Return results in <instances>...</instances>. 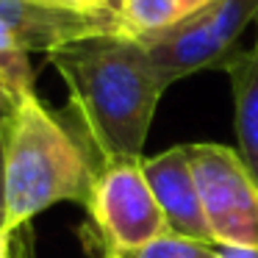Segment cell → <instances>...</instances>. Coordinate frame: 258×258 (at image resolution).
<instances>
[{
    "label": "cell",
    "instance_id": "6da1fadb",
    "mask_svg": "<svg viewBox=\"0 0 258 258\" xmlns=\"http://www.w3.org/2000/svg\"><path fill=\"white\" fill-rule=\"evenodd\" d=\"M70 95L84 147L97 167L145 158L156 108L167 89L145 42L97 34L47 53Z\"/></svg>",
    "mask_w": 258,
    "mask_h": 258
},
{
    "label": "cell",
    "instance_id": "7a4b0ae2",
    "mask_svg": "<svg viewBox=\"0 0 258 258\" xmlns=\"http://www.w3.org/2000/svg\"><path fill=\"white\" fill-rule=\"evenodd\" d=\"M97 167L84 142L34 95L3 117V186H6V233L56 203L89 197Z\"/></svg>",
    "mask_w": 258,
    "mask_h": 258
},
{
    "label": "cell",
    "instance_id": "3957f363",
    "mask_svg": "<svg viewBox=\"0 0 258 258\" xmlns=\"http://www.w3.org/2000/svg\"><path fill=\"white\" fill-rule=\"evenodd\" d=\"M84 206L89 214V233L103 258H128L158 236L169 233L145 178L142 158L97 167Z\"/></svg>",
    "mask_w": 258,
    "mask_h": 258
},
{
    "label": "cell",
    "instance_id": "277c9868",
    "mask_svg": "<svg viewBox=\"0 0 258 258\" xmlns=\"http://www.w3.org/2000/svg\"><path fill=\"white\" fill-rule=\"evenodd\" d=\"M258 20V0H214L175 28L145 42L164 84L172 86L200 70H225L241 50L244 28Z\"/></svg>",
    "mask_w": 258,
    "mask_h": 258
},
{
    "label": "cell",
    "instance_id": "5b68a950",
    "mask_svg": "<svg viewBox=\"0 0 258 258\" xmlns=\"http://www.w3.org/2000/svg\"><path fill=\"white\" fill-rule=\"evenodd\" d=\"M197 195L219 247H258V180L239 150L219 142L186 145Z\"/></svg>",
    "mask_w": 258,
    "mask_h": 258
},
{
    "label": "cell",
    "instance_id": "8992f818",
    "mask_svg": "<svg viewBox=\"0 0 258 258\" xmlns=\"http://www.w3.org/2000/svg\"><path fill=\"white\" fill-rule=\"evenodd\" d=\"M97 34H122L117 20L86 17L25 0H0V53H53Z\"/></svg>",
    "mask_w": 258,
    "mask_h": 258
},
{
    "label": "cell",
    "instance_id": "52a82bcc",
    "mask_svg": "<svg viewBox=\"0 0 258 258\" xmlns=\"http://www.w3.org/2000/svg\"><path fill=\"white\" fill-rule=\"evenodd\" d=\"M142 169H145V178L156 195L164 219H167L169 233L214 244L211 230L206 225V214L200 206L186 145H175L158 156L142 158Z\"/></svg>",
    "mask_w": 258,
    "mask_h": 258
},
{
    "label": "cell",
    "instance_id": "ba28073f",
    "mask_svg": "<svg viewBox=\"0 0 258 258\" xmlns=\"http://www.w3.org/2000/svg\"><path fill=\"white\" fill-rule=\"evenodd\" d=\"M225 73L230 81L236 106V139L239 156L244 158L247 169L258 180V47L239 50L228 64Z\"/></svg>",
    "mask_w": 258,
    "mask_h": 258
},
{
    "label": "cell",
    "instance_id": "9c48e42d",
    "mask_svg": "<svg viewBox=\"0 0 258 258\" xmlns=\"http://www.w3.org/2000/svg\"><path fill=\"white\" fill-rule=\"evenodd\" d=\"M195 14L191 0H119V31L131 39L147 42Z\"/></svg>",
    "mask_w": 258,
    "mask_h": 258
},
{
    "label": "cell",
    "instance_id": "30bf717a",
    "mask_svg": "<svg viewBox=\"0 0 258 258\" xmlns=\"http://www.w3.org/2000/svg\"><path fill=\"white\" fill-rule=\"evenodd\" d=\"M28 95H34L28 53H0V111H14Z\"/></svg>",
    "mask_w": 258,
    "mask_h": 258
},
{
    "label": "cell",
    "instance_id": "8fae6325",
    "mask_svg": "<svg viewBox=\"0 0 258 258\" xmlns=\"http://www.w3.org/2000/svg\"><path fill=\"white\" fill-rule=\"evenodd\" d=\"M128 258H217V244L186 239V236H175V233H164L156 241L145 244L142 250L131 252Z\"/></svg>",
    "mask_w": 258,
    "mask_h": 258
},
{
    "label": "cell",
    "instance_id": "7c38bea8",
    "mask_svg": "<svg viewBox=\"0 0 258 258\" xmlns=\"http://www.w3.org/2000/svg\"><path fill=\"white\" fill-rule=\"evenodd\" d=\"M25 3H36V6H47V9H61V12L86 14V17L117 20V14H114L103 0H25ZM117 23H119V20H117Z\"/></svg>",
    "mask_w": 258,
    "mask_h": 258
},
{
    "label": "cell",
    "instance_id": "4fadbf2b",
    "mask_svg": "<svg viewBox=\"0 0 258 258\" xmlns=\"http://www.w3.org/2000/svg\"><path fill=\"white\" fill-rule=\"evenodd\" d=\"M3 117L6 114L0 111V236H9L6 233V186H3Z\"/></svg>",
    "mask_w": 258,
    "mask_h": 258
},
{
    "label": "cell",
    "instance_id": "5bb4252c",
    "mask_svg": "<svg viewBox=\"0 0 258 258\" xmlns=\"http://www.w3.org/2000/svg\"><path fill=\"white\" fill-rule=\"evenodd\" d=\"M217 258H258V247H219Z\"/></svg>",
    "mask_w": 258,
    "mask_h": 258
},
{
    "label": "cell",
    "instance_id": "9a60e30c",
    "mask_svg": "<svg viewBox=\"0 0 258 258\" xmlns=\"http://www.w3.org/2000/svg\"><path fill=\"white\" fill-rule=\"evenodd\" d=\"M9 236H0V258H9Z\"/></svg>",
    "mask_w": 258,
    "mask_h": 258
},
{
    "label": "cell",
    "instance_id": "2e32d148",
    "mask_svg": "<svg viewBox=\"0 0 258 258\" xmlns=\"http://www.w3.org/2000/svg\"><path fill=\"white\" fill-rule=\"evenodd\" d=\"M208 3H214V0H191V6H195V12H197V9H203V6H208Z\"/></svg>",
    "mask_w": 258,
    "mask_h": 258
},
{
    "label": "cell",
    "instance_id": "e0dca14e",
    "mask_svg": "<svg viewBox=\"0 0 258 258\" xmlns=\"http://www.w3.org/2000/svg\"><path fill=\"white\" fill-rule=\"evenodd\" d=\"M103 3H106V6H108V9H111V12H114V14H117V6H119V0H103Z\"/></svg>",
    "mask_w": 258,
    "mask_h": 258
},
{
    "label": "cell",
    "instance_id": "ac0fdd59",
    "mask_svg": "<svg viewBox=\"0 0 258 258\" xmlns=\"http://www.w3.org/2000/svg\"><path fill=\"white\" fill-rule=\"evenodd\" d=\"M255 25H258V20H255ZM255 47H258V36H255Z\"/></svg>",
    "mask_w": 258,
    "mask_h": 258
}]
</instances>
